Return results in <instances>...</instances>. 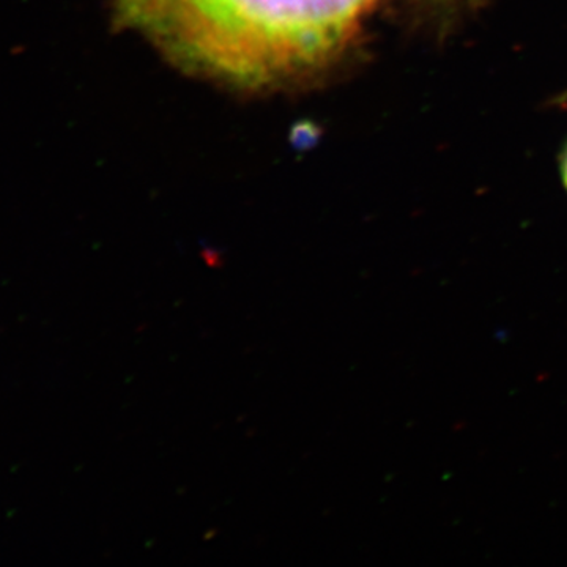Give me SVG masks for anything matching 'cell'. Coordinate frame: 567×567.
Masks as SVG:
<instances>
[{"label": "cell", "instance_id": "cell-1", "mask_svg": "<svg viewBox=\"0 0 567 567\" xmlns=\"http://www.w3.org/2000/svg\"><path fill=\"white\" fill-rule=\"evenodd\" d=\"M464 7L477 0H427ZM182 61L246 84L284 80L344 50L380 0H125Z\"/></svg>", "mask_w": 567, "mask_h": 567}, {"label": "cell", "instance_id": "cell-2", "mask_svg": "<svg viewBox=\"0 0 567 567\" xmlns=\"http://www.w3.org/2000/svg\"><path fill=\"white\" fill-rule=\"evenodd\" d=\"M563 178H565V183L567 186V152L565 156V162H563Z\"/></svg>", "mask_w": 567, "mask_h": 567}]
</instances>
